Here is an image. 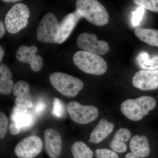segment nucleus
<instances>
[{
    "label": "nucleus",
    "instance_id": "obj_1",
    "mask_svg": "<svg viewBox=\"0 0 158 158\" xmlns=\"http://www.w3.org/2000/svg\"><path fill=\"white\" fill-rule=\"evenodd\" d=\"M156 101L150 96H143L136 99H128L121 104L122 113L130 120H141L156 106Z\"/></svg>",
    "mask_w": 158,
    "mask_h": 158
},
{
    "label": "nucleus",
    "instance_id": "obj_2",
    "mask_svg": "<svg viewBox=\"0 0 158 158\" xmlns=\"http://www.w3.org/2000/svg\"><path fill=\"white\" fill-rule=\"evenodd\" d=\"M76 7L82 17L94 25L104 26L109 23V13L104 6L98 1L78 0Z\"/></svg>",
    "mask_w": 158,
    "mask_h": 158
},
{
    "label": "nucleus",
    "instance_id": "obj_3",
    "mask_svg": "<svg viewBox=\"0 0 158 158\" xmlns=\"http://www.w3.org/2000/svg\"><path fill=\"white\" fill-rule=\"evenodd\" d=\"M74 63L82 71L89 74L101 75L107 70L106 62L100 56L84 51L76 52Z\"/></svg>",
    "mask_w": 158,
    "mask_h": 158
},
{
    "label": "nucleus",
    "instance_id": "obj_4",
    "mask_svg": "<svg viewBox=\"0 0 158 158\" xmlns=\"http://www.w3.org/2000/svg\"><path fill=\"white\" fill-rule=\"evenodd\" d=\"M49 80L57 91L67 97L76 96L84 87V83L80 79L62 73H52Z\"/></svg>",
    "mask_w": 158,
    "mask_h": 158
},
{
    "label": "nucleus",
    "instance_id": "obj_5",
    "mask_svg": "<svg viewBox=\"0 0 158 158\" xmlns=\"http://www.w3.org/2000/svg\"><path fill=\"white\" fill-rule=\"evenodd\" d=\"M30 13L27 6L23 3L14 5L8 11L5 17L7 31L15 34L23 29L28 24Z\"/></svg>",
    "mask_w": 158,
    "mask_h": 158
},
{
    "label": "nucleus",
    "instance_id": "obj_6",
    "mask_svg": "<svg viewBox=\"0 0 158 158\" xmlns=\"http://www.w3.org/2000/svg\"><path fill=\"white\" fill-rule=\"evenodd\" d=\"M59 37V24L55 15L47 13L37 28V39L40 42L57 43Z\"/></svg>",
    "mask_w": 158,
    "mask_h": 158
},
{
    "label": "nucleus",
    "instance_id": "obj_7",
    "mask_svg": "<svg viewBox=\"0 0 158 158\" xmlns=\"http://www.w3.org/2000/svg\"><path fill=\"white\" fill-rule=\"evenodd\" d=\"M67 110L72 120L81 124H87L94 121L99 115L98 108L94 106L82 105L76 101L69 102Z\"/></svg>",
    "mask_w": 158,
    "mask_h": 158
},
{
    "label": "nucleus",
    "instance_id": "obj_8",
    "mask_svg": "<svg viewBox=\"0 0 158 158\" xmlns=\"http://www.w3.org/2000/svg\"><path fill=\"white\" fill-rule=\"evenodd\" d=\"M77 44L83 51L99 56L106 55L110 49L106 41L99 40L96 34L93 33H82L77 38Z\"/></svg>",
    "mask_w": 158,
    "mask_h": 158
},
{
    "label": "nucleus",
    "instance_id": "obj_9",
    "mask_svg": "<svg viewBox=\"0 0 158 158\" xmlns=\"http://www.w3.org/2000/svg\"><path fill=\"white\" fill-rule=\"evenodd\" d=\"M43 142L38 136L31 135L23 138L15 148V153L19 158H34L42 151Z\"/></svg>",
    "mask_w": 158,
    "mask_h": 158
},
{
    "label": "nucleus",
    "instance_id": "obj_10",
    "mask_svg": "<svg viewBox=\"0 0 158 158\" xmlns=\"http://www.w3.org/2000/svg\"><path fill=\"white\" fill-rule=\"evenodd\" d=\"M133 86L141 90H155L158 88V69L139 70L132 78Z\"/></svg>",
    "mask_w": 158,
    "mask_h": 158
},
{
    "label": "nucleus",
    "instance_id": "obj_11",
    "mask_svg": "<svg viewBox=\"0 0 158 158\" xmlns=\"http://www.w3.org/2000/svg\"><path fill=\"white\" fill-rule=\"evenodd\" d=\"M37 52V47L35 46L29 47L21 45L16 51V58L20 62L28 63L32 70L37 72L41 69L43 65L42 57L36 55Z\"/></svg>",
    "mask_w": 158,
    "mask_h": 158
},
{
    "label": "nucleus",
    "instance_id": "obj_12",
    "mask_svg": "<svg viewBox=\"0 0 158 158\" xmlns=\"http://www.w3.org/2000/svg\"><path fill=\"white\" fill-rule=\"evenodd\" d=\"M44 148L50 158H58L62 152L61 135L56 130L48 128L44 132Z\"/></svg>",
    "mask_w": 158,
    "mask_h": 158
},
{
    "label": "nucleus",
    "instance_id": "obj_13",
    "mask_svg": "<svg viewBox=\"0 0 158 158\" xmlns=\"http://www.w3.org/2000/svg\"><path fill=\"white\" fill-rule=\"evenodd\" d=\"M81 17V15L76 10L64 18L59 24V37L57 44H61L65 42Z\"/></svg>",
    "mask_w": 158,
    "mask_h": 158
},
{
    "label": "nucleus",
    "instance_id": "obj_14",
    "mask_svg": "<svg viewBox=\"0 0 158 158\" xmlns=\"http://www.w3.org/2000/svg\"><path fill=\"white\" fill-rule=\"evenodd\" d=\"M114 125L105 118H102L91 132L89 142L98 144L110 135L114 129Z\"/></svg>",
    "mask_w": 158,
    "mask_h": 158
},
{
    "label": "nucleus",
    "instance_id": "obj_15",
    "mask_svg": "<svg viewBox=\"0 0 158 158\" xmlns=\"http://www.w3.org/2000/svg\"><path fill=\"white\" fill-rule=\"evenodd\" d=\"M130 148L132 153L139 157H147L150 153L148 138L144 135L133 136L130 141Z\"/></svg>",
    "mask_w": 158,
    "mask_h": 158
},
{
    "label": "nucleus",
    "instance_id": "obj_16",
    "mask_svg": "<svg viewBox=\"0 0 158 158\" xmlns=\"http://www.w3.org/2000/svg\"><path fill=\"white\" fill-rule=\"evenodd\" d=\"M131 135V131L127 128H121L119 129L115 133L110 142V148L116 152L122 153L126 152L127 149L126 142L130 140Z\"/></svg>",
    "mask_w": 158,
    "mask_h": 158
},
{
    "label": "nucleus",
    "instance_id": "obj_17",
    "mask_svg": "<svg viewBox=\"0 0 158 158\" xmlns=\"http://www.w3.org/2000/svg\"><path fill=\"white\" fill-rule=\"evenodd\" d=\"M12 123L21 129H26L30 127L32 122V116L28 113L27 108L15 107L11 116Z\"/></svg>",
    "mask_w": 158,
    "mask_h": 158
},
{
    "label": "nucleus",
    "instance_id": "obj_18",
    "mask_svg": "<svg viewBox=\"0 0 158 158\" xmlns=\"http://www.w3.org/2000/svg\"><path fill=\"white\" fill-rule=\"evenodd\" d=\"M11 71L7 65H0V93L4 95H8L13 90L14 84L11 78Z\"/></svg>",
    "mask_w": 158,
    "mask_h": 158
},
{
    "label": "nucleus",
    "instance_id": "obj_19",
    "mask_svg": "<svg viewBox=\"0 0 158 158\" xmlns=\"http://www.w3.org/2000/svg\"><path fill=\"white\" fill-rule=\"evenodd\" d=\"M135 34L141 41L158 47V30L138 28L135 30Z\"/></svg>",
    "mask_w": 158,
    "mask_h": 158
},
{
    "label": "nucleus",
    "instance_id": "obj_20",
    "mask_svg": "<svg viewBox=\"0 0 158 158\" xmlns=\"http://www.w3.org/2000/svg\"><path fill=\"white\" fill-rule=\"evenodd\" d=\"M138 65L144 70L158 69V56L150 58L146 52H141L137 58Z\"/></svg>",
    "mask_w": 158,
    "mask_h": 158
},
{
    "label": "nucleus",
    "instance_id": "obj_21",
    "mask_svg": "<svg viewBox=\"0 0 158 158\" xmlns=\"http://www.w3.org/2000/svg\"><path fill=\"white\" fill-rule=\"evenodd\" d=\"M71 151L74 158H92L94 156L93 151L81 141L74 143L71 148Z\"/></svg>",
    "mask_w": 158,
    "mask_h": 158
},
{
    "label": "nucleus",
    "instance_id": "obj_22",
    "mask_svg": "<svg viewBox=\"0 0 158 158\" xmlns=\"http://www.w3.org/2000/svg\"><path fill=\"white\" fill-rule=\"evenodd\" d=\"M29 92L30 86L27 82L20 81L15 84L13 88V93L15 96L27 98Z\"/></svg>",
    "mask_w": 158,
    "mask_h": 158
},
{
    "label": "nucleus",
    "instance_id": "obj_23",
    "mask_svg": "<svg viewBox=\"0 0 158 158\" xmlns=\"http://www.w3.org/2000/svg\"><path fill=\"white\" fill-rule=\"evenodd\" d=\"M139 7L153 12H158V0H134Z\"/></svg>",
    "mask_w": 158,
    "mask_h": 158
},
{
    "label": "nucleus",
    "instance_id": "obj_24",
    "mask_svg": "<svg viewBox=\"0 0 158 158\" xmlns=\"http://www.w3.org/2000/svg\"><path fill=\"white\" fill-rule=\"evenodd\" d=\"M97 158H119L116 152L107 148H100L95 151Z\"/></svg>",
    "mask_w": 158,
    "mask_h": 158
},
{
    "label": "nucleus",
    "instance_id": "obj_25",
    "mask_svg": "<svg viewBox=\"0 0 158 158\" xmlns=\"http://www.w3.org/2000/svg\"><path fill=\"white\" fill-rule=\"evenodd\" d=\"M52 113L57 117L61 118L63 116L64 113V108L62 102L57 98L54 99Z\"/></svg>",
    "mask_w": 158,
    "mask_h": 158
},
{
    "label": "nucleus",
    "instance_id": "obj_26",
    "mask_svg": "<svg viewBox=\"0 0 158 158\" xmlns=\"http://www.w3.org/2000/svg\"><path fill=\"white\" fill-rule=\"evenodd\" d=\"M8 127V119L6 114L0 112V138H5L7 133Z\"/></svg>",
    "mask_w": 158,
    "mask_h": 158
},
{
    "label": "nucleus",
    "instance_id": "obj_27",
    "mask_svg": "<svg viewBox=\"0 0 158 158\" xmlns=\"http://www.w3.org/2000/svg\"><path fill=\"white\" fill-rule=\"evenodd\" d=\"M144 9L139 7L135 11H133L132 17V23L133 26L136 27L140 24L144 14Z\"/></svg>",
    "mask_w": 158,
    "mask_h": 158
},
{
    "label": "nucleus",
    "instance_id": "obj_28",
    "mask_svg": "<svg viewBox=\"0 0 158 158\" xmlns=\"http://www.w3.org/2000/svg\"><path fill=\"white\" fill-rule=\"evenodd\" d=\"M16 106L20 107L31 108L33 107V103L28 99L23 98L17 97L15 99Z\"/></svg>",
    "mask_w": 158,
    "mask_h": 158
},
{
    "label": "nucleus",
    "instance_id": "obj_29",
    "mask_svg": "<svg viewBox=\"0 0 158 158\" xmlns=\"http://www.w3.org/2000/svg\"><path fill=\"white\" fill-rule=\"evenodd\" d=\"M9 130L11 135H16L19 133L21 129L18 127L15 123H11L9 126Z\"/></svg>",
    "mask_w": 158,
    "mask_h": 158
},
{
    "label": "nucleus",
    "instance_id": "obj_30",
    "mask_svg": "<svg viewBox=\"0 0 158 158\" xmlns=\"http://www.w3.org/2000/svg\"><path fill=\"white\" fill-rule=\"evenodd\" d=\"M44 107H45L44 104L42 102L40 103L36 107V109H35L36 112L37 113H40V112H41L44 110Z\"/></svg>",
    "mask_w": 158,
    "mask_h": 158
},
{
    "label": "nucleus",
    "instance_id": "obj_31",
    "mask_svg": "<svg viewBox=\"0 0 158 158\" xmlns=\"http://www.w3.org/2000/svg\"><path fill=\"white\" fill-rule=\"evenodd\" d=\"M5 34V28L3 24V22H0V38H2Z\"/></svg>",
    "mask_w": 158,
    "mask_h": 158
},
{
    "label": "nucleus",
    "instance_id": "obj_32",
    "mask_svg": "<svg viewBox=\"0 0 158 158\" xmlns=\"http://www.w3.org/2000/svg\"><path fill=\"white\" fill-rule=\"evenodd\" d=\"M125 158H140L132 152H129L126 155Z\"/></svg>",
    "mask_w": 158,
    "mask_h": 158
},
{
    "label": "nucleus",
    "instance_id": "obj_33",
    "mask_svg": "<svg viewBox=\"0 0 158 158\" xmlns=\"http://www.w3.org/2000/svg\"><path fill=\"white\" fill-rule=\"evenodd\" d=\"M5 54V51L2 46H0V62H2Z\"/></svg>",
    "mask_w": 158,
    "mask_h": 158
},
{
    "label": "nucleus",
    "instance_id": "obj_34",
    "mask_svg": "<svg viewBox=\"0 0 158 158\" xmlns=\"http://www.w3.org/2000/svg\"><path fill=\"white\" fill-rule=\"evenodd\" d=\"M19 1V0H4L3 2L7 3H15Z\"/></svg>",
    "mask_w": 158,
    "mask_h": 158
}]
</instances>
